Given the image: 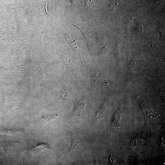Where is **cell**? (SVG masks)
Returning a JSON list of instances; mask_svg holds the SVG:
<instances>
[{
	"mask_svg": "<svg viewBox=\"0 0 165 165\" xmlns=\"http://www.w3.org/2000/svg\"><path fill=\"white\" fill-rule=\"evenodd\" d=\"M49 149L48 145L44 143H40L30 150V152L33 156H38L42 152L47 151Z\"/></svg>",
	"mask_w": 165,
	"mask_h": 165,
	"instance_id": "obj_1",
	"label": "cell"
},
{
	"mask_svg": "<svg viewBox=\"0 0 165 165\" xmlns=\"http://www.w3.org/2000/svg\"><path fill=\"white\" fill-rule=\"evenodd\" d=\"M57 117V115H50L42 116L35 121V122L38 123H46L55 119Z\"/></svg>",
	"mask_w": 165,
	"mask_h": 165,
	"instance_id": "obj_2",
	"label": "cell"
},
{
	"mask_svg": "<svg viewBox=\"0 0 165 165\" xmlns=\"http://www.w3.org/2000/svg\"><path fill=\"white\" fill-rule=\"evenodd\" d=\"M80 146L81 143L79 140L72 138L69 152L72 153L77 152L79 150Z\"/></svg>",
	"mask_w": 165,
	"mask_h": 165,
	"instance_id": "obj_3",
	"label": "cell"
},
{
	"mask_svg": "<svg viewBox=\"0 0 165 165\" xmlns=\"http://www.w3.org/2000/svg\"><path fill=\"white\" fill-rule=\"evenodd\" d=\"M120 116L119 113L117 112L114 115L112 123V127H116L118 126V124L120 121Z\"/></svg>",
	"mask_w": 165,
	"mask_h": 165,
	"instance_id": "obj_4",
	"label": "cell"
},
{
	"mask_svg": "<svg viewBox=\"0 0 165 165\" xmlns=\"http://www.w3.org/2000/svg\"><path fill=\"white\" fill-rule=\"evenodd\" d=\"M84 106V103L83 102L80 101L77 105L74 111V113L80 114H81V112L82 111Z\"/></svg>",
	"mask_w": 165,
	"mask_h": 165,
	"instance_id": "obj_5",
	"label": "cell"
},
{
	"mask_svg": "<svg viewBox=\"0 0 165 165\" xmlns=\"http://www.w3.org/2000/svg\"><path fill=\"white\" fill-rule=\"evenodd\" d=\"M140 63L139 62L134 61H132L130 64V68L134 71L138 70L140 68Z\"/></svg>",
	"mask_w": 165,
	"mask_h": 165,
	"instance_id": "obj_6",
	"label": "cell"
},
{
	"mask_svg": "<svg viewBox=\"0 0 165 165\" xmlns=\"http://www.w3.org/2000/svg\"><path fill=\"white\" fill-rule=\"evenodd\" d=\"M109 162L112 165L118 164V163L117 160L115 157L111 153L109 158Z\"/></svg>",
	"mask_w": 165,
	"mask_h": 165,
	"instance_id": "obj_7",
	"label": "cell"
},
{
	"mask_svg": "<svg viewBox=\"0 0 165 165\" xmlns=\"http://www.w3.org/2000/svg\"><path fill=\"white\" fill-rule=\"evenodd\" d=\"M93 155L94 159V165H99L101 163L98 157L94 153H93Z\"/></svg>",
	"mask_w": 165,
	"mask_h": 165,
	"instance_id": "obj_8",
	"label": "cell"
},
{
	"mask_svg": "<svg viewBox=\"0 0 165 165\" xmlns=\"http://www.w3.org/2000/svg\"><path fill=\"white\" fill-rule=\"evenodd\" d=\"M91 2L92 0H85V9L87 10H88V9L90 5Z\"/></svg>",
	"mask_w": 165,
	"mask_h": 165,
	"instance_id": "obj_9",
	"label": "cell"
},
{
	"mask_svg": "<svg viewBox=\"0 0 165 165\" xmlns=\"http://www.w3.org/2000/svg\"><path fill=\"white\" fill-rule=\"evenodd\" d=\"M107 48L106 46H104L103 47L99 53V55H103L105 54L107 51Z\"/></svg>",
	"mask_w": 165,
	"mask_h": 165,
	"instance_id": "obj_10",
	"label": "cell"
},
{
	"mask_svg": "<svg viewBox=\"0 0 165 165\" xmlns=\"http://www.w3.org/2000/svg\"><path fill=\"white\" fill-rule=\"evenodd\" d=\"M165 136L164 135H163L162 136V139H161V146L162 148L163 149H164V146H165Z\"/></svg>",
	"mask_w": 165,
	"mask_h": 165,
	"instance_id": "obj_11",
	"label": "cell"
},
{
	"mask_svg": "<svg viewBox=\"0 0 165 165\" xmlns=\"http://www.w3.org/2000/svg\"><path fill=\"white\" fill-rule=\"evenodd\" d=\"M156 42L153 41L151 42L150 43V45L152 47H156Z\"/></svg>",
	"mask_w": 165,
	"mask_h": 165,
	"instance_id": "obj_12",
	"label": "cell"
},
{
	"mask_svg": "<svg viewBox=\"0 0 165 165\" xmlns=\"http://www.w3.org/2000/svg\"><path fill=\"white\" fill-rule=\"evenodd\" d=\"M117 5V3H116L115 4L112 5L111 7V10L112 11L114 10L115 7H116Z\"/></svg>",
	"mask_w": 165,
	"mask_h": 165,
	"instance_id": "obj_13",
	"label": "cell"
}]
</instances>
